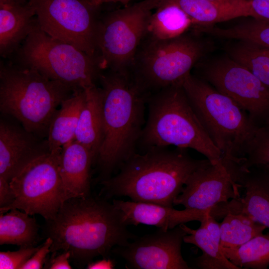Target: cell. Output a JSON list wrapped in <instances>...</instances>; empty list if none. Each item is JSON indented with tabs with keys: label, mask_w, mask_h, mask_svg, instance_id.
<instances>
[{
	"label": "cell",
	"mask_w": 269,
	"mask_h": 269,
	"mask_svg": "<svg viewBox=\"0 0 269 269\" xmlns=\"http://www.w3.org/2000/svg\"><path fill=\"white\" fill-rule=\"evenodd\" d=\"M128 226L112 202L90 195L64 202L55 217L46 221L44 233L52 240V254L68 252L71 259L85 266L137 238Z\"/></svg>",
	"instance_id": "obj_1"
},
{
	"label": "cell",
	"mask_w": 269,
	"mask_h": 269,
	"mask_svg": "<svg viewBox=\"0 0 269 269\" xmlns=\"http://www.w3.org/2000/svg\"><path fill=\"white\" fill-rule=\"evenodd\" d=\"M187 149L155 147L135 153L116 175L102 180L105 198L128 197L131 201L173 207L189 176L208 159L191 157Z\"/></svg>",
	"instance_id": "obj_2"
},
{
	"label": "cell",
	"mask_w": 269,
	"mask_h": 269,
	"mask_svg": "<svg viewBox=\"0 0 269 269\" xmlns=\"http://www.w3.org/2000/svg\"><path fill=\"white\" fill-rule=\"evenodd\" d=\"M102 71L103 137L97 163L101 181L111 177L136 153L146 121L149 96L142 92L130 76Z\"/></svg>",
	"instance_id": "obj_3"
},
{
	"label": "cell",
	"mask_w": 269,
	"mask_h": 269,
	"mask_svg": "<svg viewBox=\"0 0 269 269\" xmlns=\"http://www.w3.org/2000/svg\"><path fill=\"white\" fill-rule=\"evenodd\" d=\"M148 115L139 142L143 151L174 145L191 148L216 164L222 157L195 114L182 83L164 88L147 99Z\"/></svg>",
	"instance_id": "obj_4"
},
{
	"label": "cell",
	"mask_w": 269,
	"mask_h": 269,
	"mask_svg": "<svg viewBox=\"0 0 269 269\" xmlns=\"http://www.w3.org/2000/svg\"><path fill=\"white\" fill-rule=\"evenodd\" d=\"M75 91L34 69L0 63V112L15 119L26 130L39 137L46 138L55 112Z\"/></svg>",
	"instance_id": "obj_5"
},
{
	"label": "cell",
	"mask_w": 269,
	"mask_h": 269,
	"mask_svg": "<svg viewBox=\"0 0 269 269\" xmlns=\"http://www.w3.org/2000/svg\"><path fill=\"white\" fill-rule=\"evenodd\" d=\"M182 85L198 119L222 157L241 161L260 127L231 98L191 72L185 76Z\"/></svg>",
	"instance_id": "obj_6"
},
{
	"label": "cell",
	"mask_w": 269,
	"mask_h": 269,
	"mask_svg": "<svg viewBox=\"0 0 269 269\" xmlns=\"http://www.w3.org/2000/svg\"><path fill=\"white\" fill-rule=\"evenodd\" d=\"M15 54V64L31 68L75 91L96 86L102 70L96 56L44 32L38 21Z\"/></svg>",
	"instance_id": "obj_7"
},
{
	"label": "cell",
	"mask_w": 269,
	"mask_h": 269,
	"mask_svg": "<svg viewBox=\"0 0 269 269\" xmlns=\"http://www.w3.org/2000/svg\"><path fill=\"white\" fill-rule=\"evenodd\" d=\"M203 51L198 40L184 33L167 39L146 35L136 51L130 76L137 87L149 96L182 83Z\"/></svg>",
	"instance_id": "obj_8"
},
{
	"label": "cell",
	"mask_w": 269,
	"mask_h": 269,
	"mask_svg": "<svg viewBox=\"0 0 269 269\" xmlns=\"http://www.w3.org/2000/svg\"><path fill=\"white\" fill-rule=\"evenodd\" d=\"M162 0H143L98 18L95 56L102 71L130 76L133 60L146 35L152 10Z\"/></svg>",
	"instance_id": "obj_9"
},
{
	"label": "cell",
	"mask_w": 269,
	"mask_h": 269,
	"mask_svg": "<svg viewBox=\"0 0 269 269\" xmlns=\"http://www.w3.org/2000/svg\"><path fill=\"white\" fill-rule=\"evenodd\" d=\"M61 149L39 156L11 179L15 199L0 214L16 208L30 215H40L46 221L55 217L63 204L59 170Z\"/></svg>",
	"instance_id": "obj_10"
},
{
	"label": "cell",
	"mask_w": 269,
	"mask_h": 269,
	"mask_svg": "<svg viewBox=\"0 0 269 269\" xmlns=\"http://www.w3.org/2000/svg\"><path fill=\"white\" fill-rule=\"evenodd\" d=\"M29 0L44 32L95 56L99 7L85 0Z\"/></svg>",
	"instance_id": "obj_11"
},
{
	"label": "cell",
	"mask_w": 269,
	"mask_h": 269,
	"mask_svg": "<svg viewBox=\"0 0 269 269\" xmlns=\"http://www.w3.org/2000/svg\"><path fill=\"white\" fill-rule=\"evenodd\" d=\"M234 100L258 127L269 123V88L232 58L204 65L199 76Z\"/></svg>",
	"instance_id": "obj_12"
},
{
	"label": "cell",
	"mask_w": 269,
	"mask_h": 269,
	"mask_svg": "<svg viewBox=\"0 0 269 269\" xmlns=\"http://www.w3.org/2000/svg\"><path fill=\"white\" fill-rule=\"evenodd\" d=\"M187 232L181 224L171 229H159L154 233L138 237L112 252L134 269H190L181 254V246Z\"/></svg>",
	"instance_id": "obj_13"
},
{
	"label": "cell",
	"mask_w": 269,
	"mask_h": 269,
	"mask_svg": "<svg viewBox=\"0 0 269 269\" xmlns=\"http://www.w3.org/2000/svg\"><path fill=\"white\" fill-rule=\"evenodd\" d=\"M240 188L221 158L216 164L210 162L193 172L173 205L203 211L211 210L221 203L240 198Z\"/></svg>",
	"instance_id": "obj_14"
},
{
	"label": "cell",
	"mask_w": 269,
	"mask_h": 269,
	"mask_svg": "<svg viewBox=\"0 0 269 269\" xmlns=\"http://www.w3.org/2000/svg\"><path fill=\"white\" fill-rule=\"evenodd\" d=\"M233 180L245 195L219 205L221 215L241 213L269 228V169L263 166L243 167L239 162L222 158Z\"/></svg>",
	"instance_id": "obj_15"
},
{
	"label": "cell",
	"mask_w": 269,
	"mask_h": 269,
	"mask_svg": "<svg viewBox=\"0 0 269 269\" xmlns=\"http://www.w3.org/2000/svg\"><path fill=\"white\" fill-rule=\"evenodd\" d=\"M42 138L22 126L1 119L0 177L9 182L30 162L50 151L46 139Z\"/></svg>",
	"instance_id": "obj_16"
},
{
	"label": "cell",
	"mask_w": 269,
	"mask_h": 269,
	"mask_svg": "<svg viewBox=\"0 0 269 269\" xmlns=\"http://www.w3.org/2000/svg\"><path fill=\"white\" fill-rule=\"evenodd\" d=\"M112 203L121 211L124 222L128 225L139 224L154 226L167 230L180 224L193 221L200 222L208 210L185 208L179 210L173 207L156 204L124 201L114 199Z\"/></svg>",
	"instance_id": "obj_17"
},
{
	"label": "cell",
	"mask_w": 269,
	"mask_h": 269,
	"mask_svg": "<svg viewBox=\"0 0 269 269\" xmlns=\"http://www.w3.org/2000/svg\"><path fill=\"white\" fill-rule=\"evenodd\" d=\"M94 157L91 151L74 139L61 149L59 164L62 202L90 196L91 168Z\"/></svg>",
	"instance_id": "obj_18"
},
{
	"label": "cell",
	"mask_w": 269,
	"mask_h": 269,
	"mask_svg": "<svg viewBox=\"0 0 269 269\" xmlns=\"http://www.w3.org/2000/svg\"><path fill=\"white\" fill-rule=\"evenodd\" d=\"M211 211L207 212L197 229L181 224L187 233L183 242L197 246L202 252V254L195 259V266L201 269H240L222 252L219 223L211 215Z\"/></svg>",
	"instance_id": "obj_19"
},
{
	"label": "cell",
	"mask_w": 269,
	"mask_h": 269,
	"mask_svg": "<svg viewBox=\"0 0 269 269\" xmlns=\"http://www.w3.org/2000/svg\"><path fill=\"white\" fill-rule=\"evenodd\" d=\"M37 22L34 6L24 3L0 4V54L8 58L14 54Z\"/></svg>",
	"instance_id": "obj_20"
},
{
	"label": "cell",
	"mask_w": 269,
	"mask_h": 269,
	"mask_svg": "<svg viewBox=\"0 0 269 269\" xmlns=\"http://www.w3.org/2000/svg\"><path fill=\"white\" fill-rule=\"evenodd\" d=\"M179 6L196 25H210L237 17L250 16L248 0H165Z\"/></svg>",
	"instance_id": "obj_21"
},
{
	"label": "cell",
	"mask_w": 269,
	"mask_h": 269,
	"mask_svg": "<svg viewBox=\"0 0 269 269\" xmlns=\"http://www.w3.org/2000/svg\"><path fill=\"white\" fill-rule=\"evenodd\" d=\"M86 98L81 110L75 140L92 152L95 162L103 137L102 93L96 86L84 90Z\"/></svg>",
	"instance_id": "obj_22"
},
{
	"label": "cell",
	"mask_w": 269,
	"mask_h": 269,
	"mask_svg": "<svg viewBox=\"0 0 269 269\" xmlns=\"http://www.w3.org/2000/svg\"><path fill=\"white\" fill-rule=\"evenodd\" d=\"M85 98L84 90H76L61 103L55 112L46 138L50 151L61 148L75 139Z\"/></svg>",
	"instance_id": "obj_23"
},
{
	"label": "cell",
	"mask_w": 269,
	"mask_h": 269,
	"mask_svg": "<svg viewBox=\"0 0 269 269\" xmlns=\"http://www.w3.org/2000/svg\"><path fill=\"white\" fill-rule=\"evenodd\" d=\"M11 209L0 216V245L35 247L39 240L35 218L23 211Z\"/></svg>",
	"instance_id": "obj_24"
},
{
	"label": "cell",
	"mask_w": 269,
	"mask_h": 269,
	"mask_svg": "<svg viewBox=\"0 0 269 269\" xmlns=\"http://www.w3.org/2000/svg\"><path fill=\"white\" fill-rule=\"evenodd\" d=\"M149 20L147 35L167 39L185 33L192 24L189 16L177 5L162 0Z\"/></svg>",
	"instance_id": "obj_25"
},
{
	"label": "cell",
	"mask_w": 269,
	"mask_h": 269,
	"mask_svg": "<svg viewBox=\"0 0 269 269\" xmlns=\"http://www.w3.org/2000/svg\"><path fill=\"white\" fill-rule=\"evenodd\" d=\"M194 31L222 38L238 39L269 49V22L253 18L227 28L197 25Z\"/></svg>",
	"instance_id": "obj_26"
},
{
	"label": "cell",
	"mask_w": 269,
	"mask_h": 269,
	"mask_svg": "<svg viewBox=\"0 0 269 269\" xmlns=\"http://www.w3.org/2000/svg\"><path fill=\"white\" fill-rule=\"evenodd\" d=\"M220 248L225 257L240 269H266L269 266V233L259 235L238 247Z\"/></svg>",
	"instance_id": "obj_27"
},
{
	"label": "cell",
	"mask_w": 269,
	"mask_h": 269,
	"mask_svg": "<svg viewBox=\"0 0 269 269\" xmlns=\"http://www.w3.org/2000/svg\"><path fill=\"white\" fill-rule=\"evenodd\" d=\"M220 247L236 248L263 233L267 228L241 213H228L219 223Z\"/></svg>",
	"instance_id": "obj_28"
},
{
	"label": "cell",
	"mask_w": 269,
	"mask_h": 269,
	"mask_svg": "<svg viewBox=\"0 0 269 269\" xmlns=\"http://www.w3.org/2000/svg\"><path fill=\"white\" fill-rule=\"evenodd\" d=\"M228 52L232 59L247 68L269 88V49L240 41L229 48Z\"/></svg>",
	"instance_id": "obj_29"
},
{
	"label": "cell",
	"mask_w": 269,
	"mask_h": 269,
	"mask_svg": "<svg viewBox=\"0 0 269 269\" xmlns=\"http://www.w3.org/2000/svg\"><path fill=\"white\" fill-rule=\"evenodd\" d=\"M240 163L245 168L269 164V123L257 130L246 156Z\"/></svg>",
	"instance_id": "obj_30"
},
{
	"label": "cell",
	"mask_w": 269,
	"mask_h": 269,
	"mask_svg": "<svg viewBox=\"0 0 269 269\" xmlns=\"http://www.w3.org/2000/svg\"><path fill=\"white\" fill-rule=\"evenodd\" d=\"M37 247H20L16 251L0 252V269H21L22 266L39 248Z\"/></svg>",
	"instance_id": "obj_31"
},
{
	"label": "cell",
	"mask_w": 269,
	"mask_h": 269,
	"mask_svg": "<svg viewBox=\"0 0 269 269\" xmlns=\"http://www.w3.org/2000/svg\"><path fill=\"white\" fill-rule=\"evenodd\" d=\"M52 244V239L49 237L46 238L44 243L40 245L39 248L22 266L21 269H43L46 263V257L50 253Z\"/></svg>",
	"instance_id": "obj_32"
},
{
	"label": "cell",
	"mask_w": 269,
	"mask_h": 269,
	"mask_svg": "<svg viewBox=\"0 0 269 269\" xmlns=\"http://www.w3.org/2000/svg\"><path fill=\"white\" fill-rule=\"evenodd\" d=\"M250 16L269 22V0H248Z\"/></svg>",
	"instance_id": "obj_33"
},
{
	"label": "cell",
	"mask_w": 269,
	"mask_h": 269,
	"mask_svg": "<svg viewBox=\"0 0 269 269\" xmlns=\"http://www.w3.org/2000/svg\"><path fill=\"white\" fill-rule=\"evenodd\" d=\"M70 254L68 252H62L56 254H52L48 263H45L44 268L50 269H71L69 263Z\"/></svg>",
	"instance_id": "obj_34"
},
{
	"label": "cell",
	"mask_w": 269,
	"mask_h": 269,
	"mask_svg": "<svg viewBox=\"0 0 269 269\" xmlns=\"http://www.w3.org/2000/svg\"><path fill=\"white\" fill-rule=\"evenodd\" d=\"M14 199L9 182L0 177V212L11 205Z\"/></svg>",
	"instance_id": "obj_35"
},
{
	"label": "cell",
	"mask_w": 269,
	"mask_h": 269,
	"mask_svg": "<svg viewBox=\"0 0 269 269\" xmlns=\"http://www.w3.org/2000/svg\"><path fill=\"white\" fill-rule=\"evenodd\" d=\"M107 257L104 258L103 260L97 261L96 262L92 261L87 265V269H114L115 263L113 261L110 259H107Z\"/></svg>",
	"instance_id": "obj_36"
},
{
	"label": "cell",
	"mask_w": 269,
	"mask_h": 269,
	"mask_svg": "<svg viewBox=\"0 0 269 269\" xmlns=\"http://www.w3.org/2000/svg\"><path fill=\"white\" fill-rule=\"evenodd\" d=\"M132 0H95L92 5L96 7H99L104 3L108 2H120L122 4L127 5Z\"/></svg>",
	"instance_id": "obj_37"
},
{
	"label": "cell",
	"mask_w": 269,
	"mask_h": 269,
	"mask_svg": "<svg viewBox=\"0 0 269 269\" xmlns=\"http://www.w3.org/2000/svg\"><path fill=\"white\" fill-rule=\"evenodd\" d=\"M28 0H0V4H14L26 3Z\"/></svg>",
	"instance_id": "obj_38"
},
{
	"label": "cell",
	"mask_w": 269,
	"mask_h": 269,
	"mask_svg": "<svg viewBox=\"0 0 269 269\" xmlns=\"http://www.w3.org/2000/svg\"><path fill=\"white\" fill-rule=\"evenodd\" d=\"M87 1H88L89 3L92 4V3L95 0H85Z\"/></svg>",
	"instance_id": "obj_39"
},
{
	"label": "cell",
	"mask_w": 269,
	"mask_h": 269,
	"mask_svg": "<svg viewBox=\"0 0 269 269\" xmlns=\"http://www.w3.org/2000/svg\"><path fill=\"white\" fill-rule=\"evenodd\" d=\"M213 0V1H230V0Z\"/></svg>",
	"instance_id": "obj_40"
},
{
	"label": "cell",
	"mask_w": 269,
	"mask_h": 269,
	"mask_svg": "<svg viewBox=\"0 0 269 269\" xmlns=\"http://www.w3.org/2000/svg\"><path fill=\"white\" fill-rule=\"evenodd\" d=\"M263 166H265L267 167V168L269 169V164L265 165H262Z\"/></svg>",
	"instance_id": "obj_41"
},
{
	"label": "cell",
	"mask_w": 269,
	"mask_h": 269,
	"mask_svg": "<svg viewBox=\"0 0 269 269\" xmlns=\"http://www.w3.org/2000/svg\"></svg>",
	"instance_id": "obj_42"
}]
</instances>
